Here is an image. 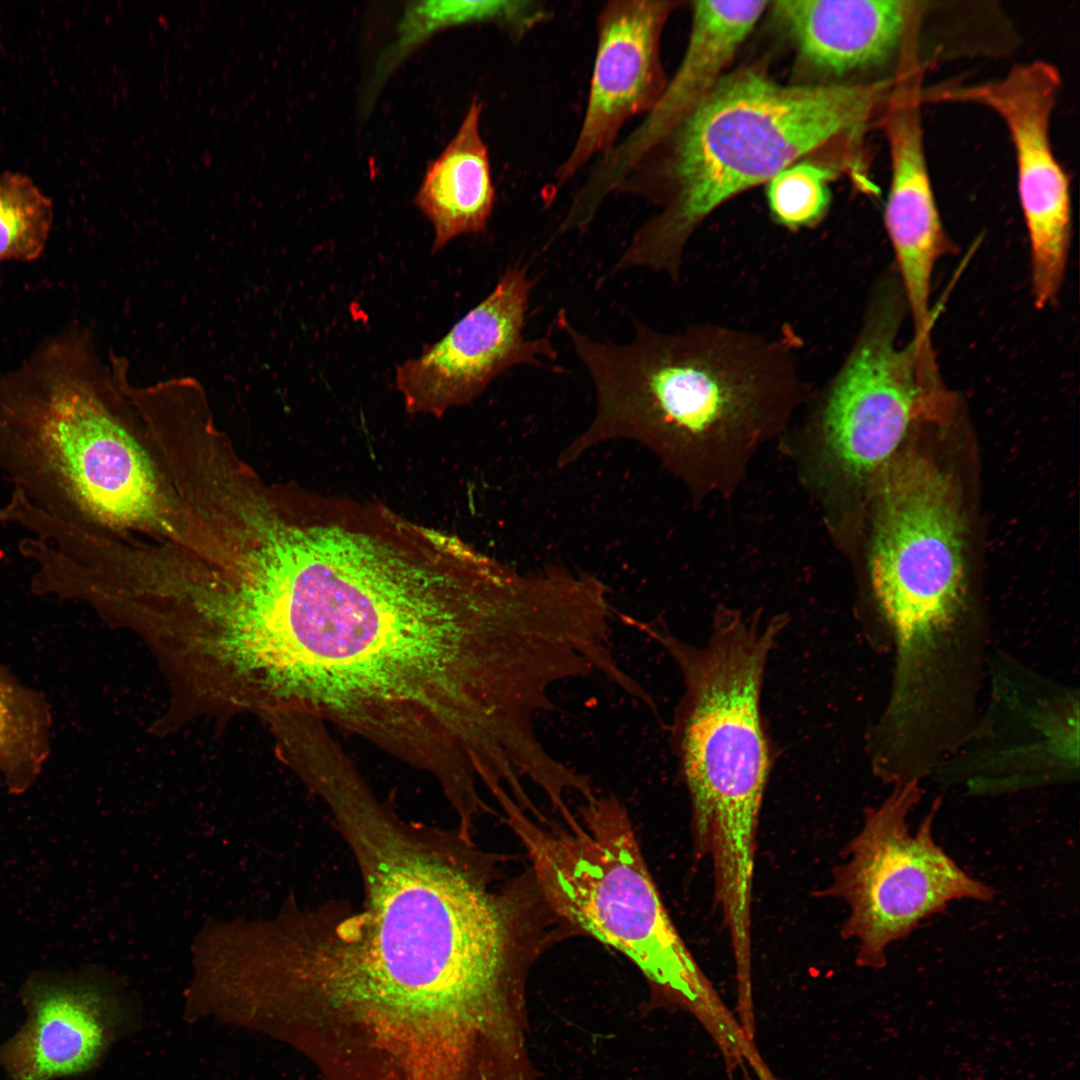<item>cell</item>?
I'll list each match as a JSON object with an SVG mask.
<instances>
[{
	"label": "cell",
	"instance_id": "cell-21",
	"mask_svg": "<svg viewBox=\"0 0 1080 1080\" xmlns=\"http://www.w3.org/2000/svg\"><path fill=\"white\" fill-rule=\"evenodd\" d=\"M551 16L538 1H421L407 8L400 24L396 58L409 53L432 33L468 23H493L519 39Z\"/></svg>",
	"mask_w": 1080,
	"mask_h": 1080
},
{
	"label": "cell",
	"instance_id": "cell-19",
	"mask_svg": "<svg viewBox=\"0 0 1080 1080\" xmlns=\"http://www.w3.org/2000/svg\"><path fill=\"white\" fill-rule=\"evenodd\" d=\"M770 1H692L688 44L656 105L638 124L665 127L692 111L725 74Z\"/></svg>",
	"mask_w": 1080,
	"mask_h": 1080
},
{
	"label": "cell",
	"instance_id": "cell-20",
	"mask_svg": "<svg viewBox=\"0 0 1080 1080\" xmlns=\"http://www.w3.org/2000/svg\"><path fill=\"white\" fill-rule=\"evenodd\" d=\"M51 712L46 698L0 666V774L12 794L25 792L50 753Z\"/></svg>",
	"mask_w": 1080,
	"mask_h": 1080
},
{
	"label": "cell",
	"instance_id": "cell-16",
	"mask_svg": "<svg viewBox=\"0 0 1080 1080\" xmlns=\"http://www.w3.org/2000/svg\"><path fill=\"white\" fill-rule=\"evenodd\" d=\"M25 1024L0 1047L8 1080H55L82 1074L106 1047L112 998L93 975L37 974L21 991Z\"/></svg>",
	"mask_w": 1080,
	"mask_h": 1080
},
{
	"label": "cell",
	"instance_id": "cell-23",
	"mask_svg": "<svg viewBox=\"0 0 1080 1080\" xmlns=\"http://www.w3.org/2000/svg\"><path fill=\"white\" fill-rule=\"evenodd\" d=\"M840 174L834 168L803 161L793 164L768 182L767 197L775 220L797 229L817 224L828 210L829 183Z\"/></svg>",
	"mask_w": 1080,
	"mask_h": 1080
},
{
	"label": "cell",
	"instance_id": "cell-1",
	"mask_svg": "<svg viewBox=\"0 0 1080 1080\" xmlns=\"http://www.w3.org/2000/svg\"><path fill=\"white\" fill-rule=\"evenodd\" d=\"M535 661L521 573L457 536L322 503L276 541L251 636L270 713L340 728L454 789L509 740Z\"/></svg>",
	"mask_w": 1080,
	"mask_h": 1080
},
{
	"label": "cell",
	"instance_id": "cell-6",
	"mask_svg": "<svg viewBox=\"0 0 1080 1080\" xmlns=\"http://www.w3.org/2000/svg\"><path fill=\"white\" fill-rule=\"evenodd\" d=\"M870 578L895 662L886 708L928 720L967 702L983 676L987 632L966 615L963 526L950 479L916 452L878 471Z\"/></svg>",
	"mask_w": 1080,
	"mask_h": 1080
},
{
	"label": "cell",
	"instance_id": "cell-5",
	"mask_svg": "<svg viewBox=\"0 0 1080 1080\" xmlns=\"http://www.w3.org/2000/svg\"><path fill=\"white\" fill-rule=\"evenodd\" d=\"M124 398L114 354L104 362L87 330L49 338L0 373V470L80 528L165 526L155 470L118 413Z\"/></svg>",
	"mask_w": 1080,
	"mask_h": 1080
},
{
	"label": "cell",
	"instance_id": "cell-12",
	"mask_svg": "<svg viewBox=\"0 0 1080 1080\" xmlns=\"http://www.w3.org/2000/svg\"><path fill=\"white\" fill-rule=\"evenodd\" d=\"M989 703L935 769L972 787H1020L1071 779L1079 767V697L1006 656L989 666Z\"/></svg>",
	"mask_w": 1080,
	"mask_h": 1080
},
{
	"label": "cell",
	"instance_id": "cell-3",
	"mask_svg": "<svg viewBox=\"0 0 1080 1080\" xmlns=\"http://www.w3.org/2000/svg\"><path fill=\"white\" fill-rule=\"evenodd\" d=\"M894 79L794 83L759 66L725 73L688 114L658 129L636 126L596 159L582 183L602 206L613 194L660 208L633 235L614 270L649 268L677 279L694 230L717 207L803 161L863 185L864 144Z\"/></svg>",
	"mask_w": 1080,
	"mask_h": 1080
},
{
	"label": "cell",
	"instance_id": "cell-13",
	"mask_svg": "<svg viewBox=\"0 0 1080 1080\" xmlns=\"http://www.w3.org/2000/svg\"><path fill=\"white\" fill-rule=\"evenodd\" d=\"M533 284L525 267L509 266L442 339L397 367L395 383L409 412L441 415L473 401L508 369L557 356L548 338L523 334Z\"/></svg>",
	"mask_w": 1080,
	"mask_h": 1080
},
{
	"label": "cell",
	"instance_id": "cell-4",
	"mask_svg": "<svg viewBox=\"0 0 1080 1080\" xmlns=\"http://www.w3.org/2000/svg\"><path fill=\"white\" fill-rule=\"evenodd\" d=\"M596 393L592 422L559 455L567 466L591 447L627 439L684 472L704 448L753 435L793 403L800 383L791 350L713 325L657 332L634 320L626 344L579 332L559 313Z\"/></svg>",
	"mask_w": 1080,
	"mask_h": 1080
},
{
	"label": "cell",
	"instance_id": "cell-11",
	"mask_svg": "<svg viewBox=\"0 0 1080 1080\" xmlns=\"http://www.w3.org/2000/svg\"><path fill=\"white\" fill-rule=\"evenodd\" d=\"M1061 87L1057 68L1037 60L1017 64L998 79L948 82L922 89L921 102L986 107L1005 124L1017 166L1018 193L1031 251L1034 304L1042 309L1063 285L1071 240L1070 180L1050 139Z\"/></svg>",
	"mask_w": 1080,
	"mask_h": 1080
},
{
	"label": "cell",
	"instance_id": "cell-10",
	"mask_svg": "<svg viewBox=\"0 0 1080 1080\" xmlns=\"http://www.w3.org/2000/svg\"><path fill=\"white\" fill-rule=\"evenodd\" d=\"M907 312L897 276H886L826 396L820 416L824 453L848 479L878 472L916 420L943 417L953 404L936 359L922 355L913 340L898 345Z\"/></svg>",
	"mask_w": 1080,
	"mask_h": 1080
},
{
	"label": "cell",
	"instance_id": "cell-15",
	"mask_svg": "<svg viewBox=\"0 0 1080 1080\" xmlns=\"http://www.w3.org/2000/svg\"><path fill=\"white\" fill-rule=\"evenodd\" d=\"M920 78L898 76L880 125L888 140L891 181L884 223L896 275L913 322V339L931 343V282L937 261L953 249L934 197L923 143Z\"/></svg>",
	"mask_w": 1080,
	"mask_h": 1080
},
{
	"label": "cell",
	"instance_id": "cell-17",
	"mask_svg": "<svg viewBox=\"0 0 1080 1080\" xmlns=\"http://www.w3.org/2000/svg\"><path fill=\"white\" fill-rule=\"evenodd\" d=\"M891 0L770 1L798 65L832 77L878 66L908 39L917 8Z\"/></svg>",
	"mask_w": 1080,
	"mask_h": 1080
},
{
	"label": "cell",
	"instance_id": "cell-8",
	"mask_svg": "<svg viewBox=\"0 0 1080 1080\" xmlns=\"http://www.w3.org/2000/svg\"><path fill=\"white\" fill-rule=\"evenodd\" d=\"M503 812L556 918L626 955L655 1001L693 1013L711 1032L726 1025L731 1015L674 926L617 798L595 794L560 821L517 804Z\"/></svg>",
	"mask_w": 1080,
	"mask_h": 1080
},
{
	"label": "cell",
	"instance_id": "cell-7",
	"mask_svg": "<svg viewBox=\"0 0 1080 1080\" xmlns=\"http://www.w3.org/2000/svg\"><path fill=\"white\" fill-rule=\"evenodd\" d=\"M627 625L659 643L683 677L672 740L692 810L695 847L712 863L719 908L752 907L757 831L771 769L760 693L768 654L783 621L761 626L720 614L703 647L657 620Z\"/></svg>",
	"mask_w": 1080,
	"mask_h": 1080
},
{
	"label": "cell",
	"instance_id": "cell-2",
	"mask_svg": "<svg viewBox=\"0 0 1080 1080\" xmlns=\"http://www.w3.org/2000/svg\"><path fill=\"white\" fill-rule=\"evenodd\" d=\"M342 837L359 908L287 898L253 948L259 986L323 1080H405L465 1057L528 966L517 887L495 890L490 858L455 831L366 815Z\"/></svg>",
	"mask_w": 1080,
	"mask_h": 1080
},
{
	"label": "cell",
	"instance_id": "cell-9",
	"mask_svg": "<svg viewBox=\"0 0 1080 1080\" xmlns=\"http://www.w3.org/2000/svg\"><path fill=\"white\" fill-rule=\"evenodd\" d=\"M920 783H895L879 805L865 810L843 861L819 892L847 905L840 934L856 942V962L863 967H883L892 944L952 901L991 902L995 897L990 885L969 875L937 844L933 826L939 799L910 831L909 815L923 794Z\"/></svg>",
	"mask_w": 1080,
	"mask_h": 1080
},
{
	"label": "cell",
	"instance_id": "cell-24",
	"mask_svg": "<svg viewBox=\"0 0 1080 1080\" xmlns=\"http://www.w3.org/2000/svg\"><path fill=\"white\" fill-rule=\"evenodd\" d=\"M592 792H593V788H592V785H591V790H590V791H589V792H588V793H587L586 795H588V796H589V795H590V794H591ZM586 795H583V796H580V797H584V796H585V797H587ZM567 806H568V805L566 804V806H564L563 808H561V809H555V810H556V811H560V810H563L564 808H566Z\"/></svg>",
	"mask_w": 1080,
	"mask_h": 1080
},
{
	"label": "cell",
	"instance_id": "cell-14",
	"mask_svg": "<svg viewBox=\"0 0 1080 1080\" xmlns=\"http://www.w3.org/2000/svg\"><path fill=\"white\" fill-rule=\"evenodd\" d=\"M678 0H612L596 17V52L582 123L567 157L554 173L562 187L618 142L624 125L645 116L668 78L661 39Z\"/></svg>",
	"mask_w": 1080,
	"mask_h": 1080
},
{
	"label": "cell",
	"instance_id": "cell-22",
	"mask_svg": "<svg viewBox=\"0 0 1080 1080\" xmlns=\"http://www.w3.org/2000/svg\"><path fill=\"white\" fill-rule=\"evenodd\" d=\"M53 223V204L25 174H0V263L34 261L43 253Z\"/></svg>",
	"mask_w": 1080,
	"mask_h": 1080
},
{
	"label": "cell",
	"instance_id": "cell-18",
	"mask_svg": "<svg viewBox=\"0 0 1080 1080\" xmlns=\"http://www.w3.org/2000/svg\"><path fill=\"white\" fill-rule=\"evenodd\" d=\"M483 102L474 96L442 153L428 165L415 205L430 221L433 252L452 239L482 232L495 205L488 148L481 136Z\"/></svg>",
	"mask_w": 1080,
	"mask_h": 1080
}]
</instances>
